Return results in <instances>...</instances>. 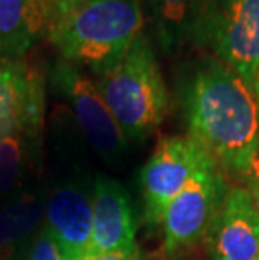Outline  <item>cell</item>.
Wrapping results in <instances>:
<instances>
[{
	"label": "cell",
	"mask_w": 259,
	"mask_h": 260,
	"mask_svg": "<svg viewBox=\"0 0 259 260\" xmlns=\"http://www.w3.org/2000/svg\"><path fill=\"white\" fill-rule=\"evenodd\" d=\"M189 136L227 175L244 176L259 153L256 89L227 64L209 56L187 76L182 91Z\"/></svg>",
	"instance_id": "obj_1"
},
{
	"label": "cell",
	"mask_w": 259,
	"mask_h": 260,
	"mask_svg": "<svg viewBox=\"0 0 259 260\" xmlns=\"http://www.w3.org/2000/svg\"><path fill=\"white\" fill-rule=\"evenodd\" d=\"M140 0H79L47 30L61 59L96 77L120 64L143 34Z\"/></svg>",
	"instance_id": "obj_2"
},
{
	"label": "cell",
	"mask_w": 259,
	"mask_h": 260,
	"mask_svg": "<svg viewBox=\"0 0 259 260\" xmlns=\"http://www.w3.org/2000/svg\"><path fill=\"white\" fill-rule=\"evenodd\" d=\"M96 86L126 140L143 141L168 113V89L145 32L118 66L98 77Z\"/></svg>",
	"instance_id": "obj_3"
},
{
	"label": "cell",
	"mask_w": 259,
	"mask_h": 260,
	"mask_svg": "<svg viewBox=\"0 0 259 260\" xmlns=\"http://www.w3.org/2000/svg\"><path fill=\"white\" fill-rule=\"evenodd\" d=\"M192 41L227 64L256 89L259 0H202Z\"/></svg>",
	"instance_id": "obj_4"
},
{
	"label": "cell",
	"mask_w": 259,
	"mask_h": 260,
	"mask_svg": "<svg viewBox=\"0 0 259 260\" xmlns=\"http://www.w3.org/2000/svg\"><path fill=\"white\" fill-rule=\"evenodd\" d=\"M227 188L224 171L212 158H207L162 217L163 260H177L204 240Z\"/></svg>",
	"instance_id": "obj_5"
},
{
	"label": "cell",
	"mask_w": 259,
	"mask_h": 260,
	"mask_svg": "<svg viewBox=\"0 0 259 260\" xmlns=\"http://www.w3.org/2000/svg\"><path fill=\"white\" fill-rule=\"evenodd\" d=\"M207 158L212 156L189 135L160 138L140 180L148 225L162 223L170 202L194 178Z\"/></svg>",
	"instance_id": "obj_6"
},
{
	"label": "cell",
	"mask_w": 259,
	"mask_h": 260,
	"mask_svg": "<svg viewBox=\"0 0 259 260\" xmlns=\"http://www.w3.org/2000/svg\"><path fill=\"white\" fill-rule=\"evenodd\" d=\"M52 84L69 103L90 146L104 159L120 158L128 140L104 103L96 82L79 68L61 59L52 69Z\"/></svg>",
	"instance_id": "obj_7"
},
{
	"label": "cell",
	"mask_w": 259,
	"mask_h": 260,
	"mask_svg": "<svg viewBox=\"0 0 259 260\" xmlns=\"http://www.w3.org/2000/svg\"><path fill=\"white\" fill-rule=\"evenodd\" d=\"M46 106L44 77L24 59H0V141L41 135Z\"/></svg>",
	"instance_id": "obj_8"
},
{
	"label": "cell",
	"mask_w": 259,
	"mask_h": 260,
	"mask_svg": "<svg viewBox=\"0 0 259 260\" xmlns=\"http://www.w3.org/2000/svg\"><path fill=\"white\" fill-rule=\"evenodd\" d=\"M211 260H256L259 255V217L246 186H229L204 237Z\"/></svg>",
	"instance_id": "obj_9"
},
{
	"label": "cell",
	"mask_w": 259,
	"mask_h": 260,
	"mask_svg": "<svg viewBox=\"0 0 259 260\" xmlns=\"http://www.w3.org/2000/svg\"><path fill=\"white\" fill-rule=\"evenodd\" d=\"M93 232L90 253H133L136 222L128 191L117 180L100 176L91 195Z\"/></svg>",
	"instance_id": "obj_10"
},
{
	"label": "cell",
	"mask_w": 259,
	"mask_h": 260,
	"mask_svg": "<svg viewBox=\"0 0 259 260\" xmlns=\"http://www.w3.org/2000/svg\"><path fill=\"white\" fill-rule=\"evenodd\" d=\"M44 229L68 260H81L91 252V198L74 185L57 186L47 195Z\"/></svg>",
	"instance_id": "obj_11"
},
{
	"label": "cell",
	"mask_w": 259,
	"mask_h": 260,
	"mask_svg": "<svg viewBox=\"0 0 259 260\" xmlns=\"http://www.w3.org/2000/svg\"><path fill=\"white\" fill-rule=\"evenodd\" d=\"M46 200L39 190L12 193L0 200V260H17L42 229Z\"/></svg>",
	"instance_id": "obj_12"
},
{
	"label": "cell",
	"mask_w": 259,
	"mask_h": 260,
	"mask_svg": "<svg viewBox=\"0 0 259 260\" xmlns=\"http://www.w3.org/2000/svg\"><path fill=\"white\" fill-rule=\"evenodd\" d=\"M47 29L34 0H0V59H24Z\"/></svg>",
	"instance_id": "obj_13"
},
{
	"label": "cell",
	"mask_w": 259,
	"mask_h": 260,
	"mask_svg": "<svg viewBox=\"0 0 259 260\" xmlns=\"http://www.w3.org/2000/svg\"><path fill=\"white\" fill-rule=\"evenodd\" d=\"M163 46L175 47L192 39L202 0H147Z\"/></svg>",
	"instance_id": "obj_14"
},
{
	"label": "cell",
	"mask_w": 259,
	"mask_h": 260,
	"mask_svg": "<svg viewBox=\"0 0 259 260\" xmlns=\"http://www.w3.org/2000/svg\"><path fill=\"white\" fill-rule=\"evenodd\" d=\"M39 135H14L0 141V200L17 190L27 167L31 143Z\"/></svg>",
	"instance_id": "obj_15"
},
{
	"label": "cell",
	"mask_w": 259,
	"mask_h": 260,
	"mask_svg": "<svg viewBox=\"0 0 259 260\" xmlns=\"http://www.w3.org/2000/svg\"><path fill=\"white\" fill-rule=\"evenodd\" d=\"M19 260H68L61 250L56 240L49 235V232L42 229L37 232L36 237L29 242V245L20 253Z\"/></svg>",
	"instance_id": "obj_16"
},
{
	"label": "cell",
	"mask_w": 259,
	"mask_h": 260,
	"mask_svg": "<svg viewBox=\"0 0 259 260\" xmlns=\"http://www.w3.org/2000/svg\"><path fill=\"white\" fill-rule=\"evenodd\" d=\"M34 2L37 4V7L42 10L44 17L47 20L49 29H51V25L54 22H57L74 4H78L79 0H34Z\"/></svg>",
	"instance_id": "obj_17"
},
{
	"label": "cell",
	"mask_w": 259,
	"mask_h": 260,
	"mask_svg": "<svg viewBox=\"0 0 259 260\" xmlns=\"http://www.w3.org/2000/svg\"><path fill=\"white\" fill-rule=\"evenodd\" d=\"M246 178V188L251 193L252 203H254L256 213L259 217V153L252 158V161L247 168V173L244 175Z\"/></svg>",
	"instance_id": "obj_18"
},
{
	"label": "cell",
	"mask_w": 259,
	"mask_h": 260,
	"mask_svg": "<svg viewBox=\"0 0 259 260\" xmlns=\"http://www.w3.org/2000/svg\"><path fill=\"white\" fill-rule=\"evenodd\" d=\"M81 260H150L141 250H136L133 253H121V252H114V253H90L84 258Z\"/></svg>",
	"instance_id": "obj_19"
},
{
	"label": "cell",
	"mask_w": 259,
	"mask_h": 260,
	"mask_svg": "<svg viewBox=\"0 0 259 260\" xmlns=\"http://www.w3.org/2000/svg\"><path fill=\"white\" fill-rule=\"evenodd\" d=\"M256 96H257V103H259V77H257V84H256Z\"/></svg>",
	"instance_id": "obj_20"
},
{
	"label": "cell",
	"mask_w": 259,
	"mask_h": 260,
	"mask_svg": "<svg viewBox=\"0 0 259 260\" xmlns=\"http://www.w3.org/2000/svg\"><path fill=\"white\" fill-rule=\"evenodd\" d=\"M256 260H259V255H257V258H256Z\"/></svg>",
	"instance_id": "obj_21"
}]
</instances>
